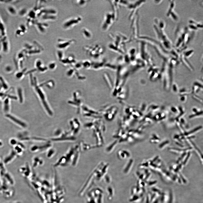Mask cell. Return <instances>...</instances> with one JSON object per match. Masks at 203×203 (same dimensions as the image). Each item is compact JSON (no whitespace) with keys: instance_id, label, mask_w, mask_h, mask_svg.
Wrapping results in <instances>:
<instances>
[{"instance_id":"cell-23","label":"cell","mask_w":203,"mask_h":203,"mask_svg":"<svg viewBox=\"0 0 203 203\" xmlns=\"http://www.w3.org/2000/svg\"><path fill=\"white\" fill-rule=\"evenodd\" d=\"M169 141H166L162 143V144H160L159 146V147L160 148H161L163 147L166 144H167L169 143Z\"/></svg>"},{"instance_id":"cell-9","label":"cell","mask_w":203,"mask_h":203,"mask_svg":"<svg viewBox=\"0 0 203 203\" xmlns=\"http://www.w3.org/2000/svg\"><path fill=\"white\" fill-rule=\"evenodd\" d=\"M118 142V140H116L109 144L105 148L106 152L107 153H110L112 152L116 146Z\"/></svg>"},{"instance_id":"cell-13","label":"cell","mask_w":203,"mask_h":203,"mask_svg":"<svg viewBox=\"0 0 203 203\" xmlns=\"http://www.w3.org/2000/svg\"><path fill=\"white\" fill-rule=\"evenodd\" d=\"M4 111L6 113V114L8 113V112L10 110V103H9V100L8 99H6L4 102Z\"/></svg>"},{"instance_id":"cell-1","label":"cell","mask_w":203,"mask_h":203,"mask_svg":"<svg viewBox=\"0 0 203 203\" xmlns=\"http://www.w3.org/2000/svg\"><path fill=\"white\" fill-rule=\"evenodd\" d=\"M116 19L117 17L114 13L109 12L106 14L102 24V28L103 30L104 31L108 30L112 25Z\"/></svg>"},{"instance_id":"cell-24","label":"cell","mask_w":203,"mask_h":203,"mask_svg":"<svg viewBox=\"0 0 203 203\" xmlns=\"http://www.w3.org/2000/svg\"><path fill=\"white\" fill-rule=\"evenodd\" d=\"M3 145V143L2 141L0 139V147H2Z\"/></svg>"},{"instance_id":"cell-18","label":"cell","mask_w":203,"mask_h":203,"mask_svg":"<svg viewBox=\"0 0 203 203\" xmlns=\"http://www.w3.org/2000/svg\"><path fill=\"white\" fill-rule=\"evenodd\" d=\"M87 1H78L77 3L80 6H83L85 5L87 3Z\"/></svg>"},{"instance_id":"cell-15","label":"cell","mask_w":203,"mask_h":203,"mask_svg":"<svg viewBox=\"0 0 203 203\" xmlns=\"http://www.w3.org/2000/svg\"><path fill=\"white\" fill-rule=\"evenodd\" d=\"M25 32L20 28L18 29L16 31L15 35L16 37H19L23 35Z\"/></svg>"},{"instance_id":"cell-16","label":"cell","mask_w":203,"mask_h":203,"mask_svg":"<svg viewBox=\"0 0 203 203\" xmlns=\"http://www.w3.org/2000/svg\"><path fill=\"white\" fill-rule=\"evenodd\" d=\"M43 19L44 20H54L55 19L56 17L49 14H46L43 16Z\"/></svg>"},{"instance_id":"cell-2","label":"cell","mask_w":203,"mask_h":203,"mask_svg":"<svg viewBox=\"0 0 203 203\" xmlns=\"http://www.w3.org/2000/svg\"><path fill=\"white\" fill-rule=\"evenodd\" d=\"M87 51L89 55L94 58H98L102 55L104 51L103 48L99 45H96L93 46H86Z\"/></svg>"},{"instance_id":"cell-27","label":"cell","mask_w":203,"mask_h":203,"mask_svg":"<svg viewBox=\"0 0 203 203\" xmlns=\"http://www.w3.org/2000/svg\"><path fill=\"white\" fill-rule=\"evenodd\" d=\"M153 137H154V138H155L156 139H158L159 138L158 137H157L155 135H153Z\"/></svg>"},{"instance_id":"cell-26","label":"cell","mask_w":203,"mask_h":203,"mask_svg":"<svg viewBox=\"0 0 203 203\" xmlns=\"http://www.w3.org/2000/svg\"><path fill=\"white\" fill-rule=\"evenodd\" d=\"M9 203H21V202H19V201H16H16H15V202H10Z\"/></svg>"},{"instance_id":"cell-20","label":"cell","mask_w":203,"mask_h":203,"mask_svg":"<svg viewBox=\"0 0 203 203\" xmlns=\"http://www.w3.org/2000/svg\"><path fill=\"white\" fill-rule=\"evenodd\" d=\"M17 141L14 139H11L10 141V144L12 145H14L16 144Z\"/></svg>"},{"instance_id":"cell-19","label":"cell","mask_w":203,"mask_h":203,"mask_svg":"<svg viewBox=\"0 0 203 203\" xmlns=\"http://www.w3.org/2000/svg\"><path fill=\"white\" fill-rule=\"evenodd\" d=\"M0 79H1V80L2 84L3 86V87L5 89H7L8 88L7 85L5 83V82L4 81L3 79V78H0Z\"/></svg>"},{"instance_id":"cell-21","label":"cell","mask_w":203,"mask_h":203,"mask_svg":"<svg viewBox=\"0 0 203 203\" xmlns=\"http://www.w3.org/2000/svg\"><path fill=\"white\" fill-rule=\"evenodd\" d=\"M57 52L59 58H61L63 55V53L62 51H57Z\"/></svg>"},{"instance_id":"cell-4","label":"cell","mask_w":203,"mask_h":203,"mask_svg":"<svg viewBox=\"0 0 203 203\" xmlns=\"http://www.w3.org/2000/svg\"><path fill=\"white\" fill-rule=\"evenodd\" d=\"M116 107H111V109L105 110V111L103 112L104 116L106 120L110 121L114 119L117 113V111Z\"/></svg>"},{"instance_id":"cell-10","label":"cell","mask_w":203,"mask_h":203,"mask_svg":"<svg viewBox=\"0 0 203 203\" xmlns=\"http://www.w3.org/2000/svg\"><path fill=\"white\" fill-rule=\"evenodd\" d=\"M82 31L85 38L87 39H90L92 38V35L88 29L86 28H84L82 29Z\"/></svg>"},{"instance_id":"cell-17","label":"cell","mask_w":203,"mask_h":203,"mask_svg":"<svg viewBox=\"0 0 203 203\" xmlns=\"http://www.w3.org/2000/svg\"><path fill=\"white\" fill-rule=\"evenodd\" d=\"M27 10L25 9H23L20 10L19 12V14L20 16L23 17L27 13Z\"/></svg>"},{"instance_id":"cell-25","label":"cell","mask_w":203,"mask_h":203,"mask_svg":"<svg viewBox=\"0 0 203 203\" xmlns=\"http://www.w3.org/2000/svg\"><path fill=\"white\" fill-rule=\"evenodd\" d=\"M158 157H159L157 156L156 157H155V158L153 160V162H154L156 161V160L158 158Z\"/></svg>"},{"instance_id":"cell-8","label":"cell","mask_w":203,"mask_h":203,"mask_svg":"<svg viewBox=\"0 0 203 203\" xmlns=\"http://www.w3.org/2000/svg\"><path fill=\"white\" fill-rule=\"evenodd\" d=\"M3 180H4L8 184L11 186H12L14 184V178L7 171L5 173L3 177Z\"/></svg>"},{"instance_id":"cell-5","label":"cell","mask_w":203,"mask_h":203,"mask_svg":"<svg viewBox=\"0 0 203 203\" xmlns=\"http://www.w3.org/2000/svg\"><path fill=\"white\" fill-rule=\"evenodd\" d=\"M5 117L12 122L22 127L23 128H26V125L25 123L18 119L17 118L13 116L12 115L8 113L6 114Z\"/></svg>"},{"instance_id":"cell-22","label":"cell","mask_w":203,"mask_h":203,"mask_svg":"<svg viewBox=\"0 0 203 203\" xmlns=\"http://www.w3.org/2000/svg\"><path fill=\"white\" fill-rule=\"evenodd\" d=\"M133 161V160L132 159H130V160L129 163L128 164V165H127V167L126 169V170H128V169H129V168H130V167L132 164Z\"/></svg>"},{"instance_id":"cell-14","label":"cell","mask_w":203,"mask_h":203,"mask_svg":"<svg viewBox=\"0 0 203 203\" xmlns=\"http://www.w3.org/2000/svg\"><path fill=\"white\" fill-rule=\"evenodd\" d=\"M37 27L38 29L41 32L43 33L45 31L44 27H46L47 25L43 23H38L37 24Z\"/></svg>"},{"instance_id":"cell-11","label":"cell","mask_w":203,"mask_h":203,"mask_svg":"<svg viewBox=\"0 0 203 203\" xmlns=\"http://www.w3.org/2000/svg\"><path fill=\"white\" fill-rule=\"evenodd\" d=\"M8 13L12 16H15L17 14V11L15 7L13 6L9 5L6 8Z\"/></svg>"},{"instance_id":"cell-6","label":"cell","mask_w":203,"mask_h":203,"mask_svg":"<svg viewBox=\"0 0 203 203\" xmlns=\"http://www.w3.org/2000/svg\"><path fill=\"white\" fill-rule=\"evenodd\" d=\"M17 155V153L14 150H12L11 152L6 157L3 161L5 165L9 164L13 160Z\"/></svg>"},{"instance_id":"cell-12","label":"cell","mask_w":203,"mask_h":203,"mask_svg":"<svg viewBox=\"0 0 203 203\" xmlns=\"http://www.w3.org/2000/svg\"><path fill=\"white\" fill-rule=\"evenodd\" d=\"M117 153V156L119 159H122L125 158V155L127 157H129L130 156L129 153L125 150H119L118 151Z\"/></svg>"},{"instance_id":"cell-7","label":"cell","mask_w":203,"mask_h":203,"mask_svg":"<svg viewBox=\"0 0 203 203\" xmlns=\"http://www.w3.org/2000/svg\"><path fill=\"white\" fill-rule=\"evenodd\" d=\"M61 42L59 41V43L57 45V47L60 49H65L70 46L75 42V40H61Z\"/></svg>"},{"instance_id":"cell-3","label":"cell","mask_w":203,"mask_h":203,"mask_svg":"<svg viewBox=\"0 0 203 203\" xmlns=\"http://www.w3.org/2000/svg\"><path fill=\"white\" fill-rule=\"evenodd\" d=\"M82 20V18L80 17L72 18L68 20L64 23L63 26L66 28H72L80 23Z\"/></svg>"}]
</instances>
